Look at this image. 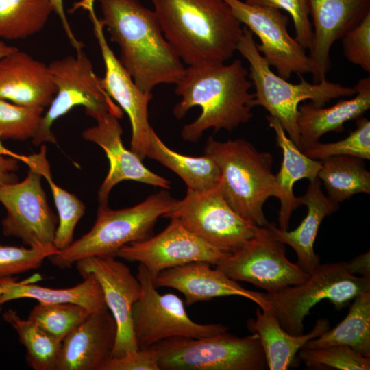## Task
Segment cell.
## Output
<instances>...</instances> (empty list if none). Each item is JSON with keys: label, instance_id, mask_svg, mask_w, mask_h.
Here are the masks:
<instances>
[{"label": "cell", "instance_id": "38", "mask_svg": "<svg viewBox=\"0 0 370 370\" xmlns=\"http://www.w3.org/2000/svg\"><path fill=\"white\" fill-rule=\"evenodd\" d=\"M56 252L24 246L0 245V279L40 268Z\"/></svg>", "mask_w": 370, "mask_h": 370}, {"label": "cell", "instance_id": "22", "mask_svg": "<svg viewBox=\"0 0 370 370\" xmlns=\"http://www.w3.org/2000/svg\"><path fill=\"white\" fill-rule=\"evenodd\" d=\"M55 94L48 65L18 49L0 60V99L45 108Z\"/></svg>", "mask_w": 370, "mask_h": 370}, {"label": "cell", "instance_id": "13", "mask_svg": "<svg viewBox=\"0 0 370 370\" xmlns=\"http://www.w3.org/2000/svg\"><path fill=\"white\" fill-rule=\"evenodd\" d=\"M269 224L241 248L217 265L228 278L274 293L304 282L309 275L286 256V247L273 235Z\"/></svg>", "mask_w": 370, "mask_h": 370}, {"label": "cell", "instance_id": "45", "mask_svg": "<svg viewBox=\"0 0 370 370\" xmlns=\"http://www.w3.org/2000/svg\"><path fill=\"white\" fill-rule=\"evenodd\" d=\"M17 49L18 48L8 45L3 41L0 40V60Z\"/></svg>", "mask_w": 370, "mask_h": 370}, {"label": "cell", "instance_id": "42", "mask_svg": "<svg viewBox=\"0 0 370 370\" xmlns=\"http://www.w3.org/2000/svg\"><path fill=\"white\" fill-rule=\"evenodd\" d=\"M16 158L0 156V186L18 182L15 172L19 169Z\"/></svg>", "mask_w": 370, "mask_h": 370}, {"label": "cell", "instance_id": "20", "mask_svg": "<svg viewBox=\"0 0 370 370\" xmlns=\"http://www.w3.org/2000/svg\"><path fill=\"white\" fill-rule=\"evenodd\" d=\"M206 262H194L161 271L153 280L156 287L177 290L185 297L186 306L216 297L241 296L255 302L262 310L269 309L264 293L241 286L217 268Z\"/></svg>", "mask_w": 370, "mask_h": 370}, {"label": "cell", "instance_id": "2", "mask_svg": "<svg viewBox=\"0 0 370 370\" xmlns=\"http://www.w3.org/2000/svg\"><path fill=\"white\" fill-rule=\"evenodd\" d=\"M97 1L100 23L119 45V60L135 84L147 92L162 84L175 85L185 68L164 38L154 10L139 0Z\"/></svg>", "mask_w": 370, "mask_h": 370}, {"label": "cell", "instance_id": "27", "mask_svg": "<svg viewBox=\"0 0 370 370\" xmlns=\"http://www.w3.org/2000/svg\"><path fill=\"white\" fill-rule=\"evenodd\" d=\"M84 280L76 286L66 288H51L16 282L12 278L0 279L3 293L0 304L23 298H29L42 303L73 304L81 306L90 313L108 310L102 288L92 274L82 276Z\"/></svg>", "mask_w": 370, "mask_h": 370}, {"label": "cell", "instance_id": "19", "mask_svg": "<svg viewBox=\"0 0 370 370\" xmlns=\"http://www.w3.org/2000/svg\"><path fill=\"white\" fill-rule=\"evenodd\" d=\"M120 119L107 113L96 119L97 124L84 130L82 137L94 143L105 151L109 160L108 172L97 193L99 205H107L112 188L122 181L132 180L169 190L171 182L147 168L142 160L123 144Z\"/></svg>", "mask_w": 370, "mask_h": 370}, {"label": "cell", "instance_id": "10", "mask_svg": "<svg viewBox=\"0 0 370 370\" xmlns=\"http://www.w3.org/2000/svg\"><path fill=\"white\" fill-rule=\"evenodd\" d=\"M140 295L132 307V326L139 349L175 337L201 338L227 331L221 323L200 324L188 315L182 300L173 293L160 294L142 264L136 275Z\"/></svg>", "mask_w": 370, "mask_h": 370}, {"label": "cell", "instance_id": "21", "mask_svg": "<svg viewBox=\"0 0 370 370\" xmlns=\"http://www.w3.org/2000/svg\"><path fill=\"white\" fill-rule=\"evenodd\" d=\"M116 334L109 310L90 313L62 341L56 370H102L112 357Z\"/></svg>", "mask_w": 370, "mask_h": 370}, {"label": "cell", "instance_id": "15", "mask_svg": "<svg viewBox=\"0 0 370 370\" xmlns=\"http://www.w3.org/2000/svg\"><path fill=\"white\" fill-rule=\"evenodd\" d=\"M231 252L200 238L175 219L161 232L121 248L116 257L144 265L153 280L162 271L194 262L217 265Z\"/></svg>", "mask_w": 370, "mask_h": 370}, {"label": "cell", "instance_id": "47", "mask_svg": "<svg viewBox=\"0 0 370 370\" xmlns=\"http://www.w3.org/2000/svg\"><path fill=\"white\" fill-rule=\"evenodd\" d=\"M2 293H3V289H2V287L0 286V299L2 295ZM1 304H0V314H1Z\"/></svg>", "mask_w": 370, "mask_h": 370}, {"label": "cell", "instance_id": "39", "mask_svg": "<svg viewBox=\"0 0 370 370\" xmlns=\"http://www.w3.org/2000/svg\"><path fill=\"white\" fill-rule=\"evenodd\" d=\"M244 2L252 5L270 7L284 11L293 21L295 40L304 49L310 48L312 27L308 0H245Z\"/></svg>", "mask_w": 370, "mask_h": 370}, {"label": "cell", "instance_id": "30", "mask_svg": "<svg viewBox=\"0 0 370 370\" xmlns=\"http://www.w3.org/2000/svg\"><path fill=\"white\" fill-rule=\"evenodd\" d=\"M354 300L347 316L341 323L309 341L304 347L345 345L370 358V291L359 294Z\"/></svg>", "mask_w": 370, "mask_h": 370}, {"label": "cell", "instance_id": "8", "mask_svg": "<svg viewBox=\"0 0 370 370\" xmlns=\"http://www.w3.org/2000/svg\"><path fill=\"white\" fill-rule=\"evenodd\" d=\"M160 370H263L267 367L259 337L227 331L201 338L175 337L153 345Z\"/></svg>", "mask_w": 370, "mask_h": 370}, {"label": "cell", "instance_id": "26", "mask_svg": "<svg viewBox=\"0 0 370 370\" xmlns=\"http://www.w3.org/2000/svg\"><path fill=\"white\" fill-rule=\"evenodd\" d=\"M247 325L250 332L258 334L270 370L288 369L296 354L309 341L330 329L328 320L322 318L317 321L310 332L291 334L282 328L271 310L259 307L256 310V318L249 319Z\"/></svg>", "mask_w": 370, "mask_h": 370}, {"label": "cell", "instance_id": "14", "mask_svg": "<svg viewBox=\"0 0 370 370\" xmlns=\"http://www.w3.org/2000/svg\"><path fill=\"white\" fill-rule=\"evenodd\" d=\"M238 20L260 40L256 49L281 77L310 73L308 55L288 31L289 16L280 10L224 0Z\"/></svg>", "mask_w": 370, "mask_h": 370}, {"label": "cell", "instance_id": "43", "mask_svg": "<svg viewBox=\"0 0 370 370\" xmlns=\"http://www.w3.org/2000/svg\"><path fill=\"white\" fill-rule=\"evenodd\" d=\"M53 12L58 16L68 39L75 50L83 48V44L75 36L65 14L63 0H51Z\"/></svg>", "mask_w": 370, "mask_h": 370}, {"label": "cell", "instance_id": "5", "mask_svg": "<svg viewBox=\"0 0 370 370\" xmlns=\"http://www.w3.org/2000/svg\"><path fill=\"white\" fill-rule=\"evenodd\" d=\"M256 44L254 34L243 25L237 51L249 63L248 77L255 88L254 106L263 107L270 116L277 119L299 148L297 116L300 103L310 100L315 106H324L333 99L354 96L356 90L326 79L310 83L301 75H299V83H291L273 72Z\"/></svg>", "mask_w": 370, "mask_h": 370}, {"label": "cell", "instance_id": "37", "mask_svg": "<svg viewBox=\"0 0 370 370\" xmlns=\"http://www.w3.org/2000/svg\"><path fill=\"white\" fill-rule=\"evenodd\" d=\"M44 110V108L20 106L0 99L1 139H32L38 130Z\"/></svg>", "mask_w": 370, "mask_h": 370}, {"label": "cell", "instance_id": "31", "mask_svg": "<svg viewBox=\"0 0 370 370\" xmlns=\"http://www.w3.org/2000/svg\"><path fill=\"white\" fill-rule=\"evenodd\" d=\"M321 162L317 177L323 182L328 197L335 203L339 204L357 193H370V173L364 160L336 156Z\"/></svg>", "mask_w": 370, "mask_h": 370}, {"label": "cell", "instance_id": "25", "mask_svg": "<svg viewBox=\"0 0 370 370\" xmlns=\"http://www.w3.org/2000/svg\"><path fill=\"white\" fill-rule=\"evenodd\" d=\"M269 127L275 134L278 146L282 151L280 169L275 175L280 201L278 222L280 229L288 230L290 219L294 210L299 207V197L293 193V186L301 179L310 182L317 178L321 160H314L301 151L286 135L280 121L270 115L267 116Z\"/></svg>", "mask_w": 370, "mask_h": 370}, {"label": "cell", "instance_id": "32", "mask_svg": "<svg viewBox=\"0 0 370 370\" xmlns=\"http://www.w3.org/2000/svg\"><path fill=\"white\" fill-rule=\"evenodd\" d=\"M53 12L51 0H0V38L24 39L40 32Z\"/></svg>", "mask_w": 370, "mask_h": 370}, {"label": "cell", "instance_id": "23", "mask_svg": "<svg viewBox=\"0 0 370 370\" xmlns=\"http://www.w3.org/2000/svg\"><path fill=\"white\" fill-rule=\"evenodd\" d=\"M356 93L349 99H341L328 108L312 102L299 104L297 125L299 149L304 151L319 142L328 132H341L344 124L357 119L370 108V77L360 79L354 86Z\"/></svg>", "mask_w": 370, "mask_h": 370}, {"label": "cell", "instance_id": "3", "mask_svg": "<svg viewBox=\"0 0 370 370\" xmlns=\"http://www.w3.org/2000/svg\"><path fill=\"white\" fill-rule=\"evenodd\" d=\"M163 35L188 66L225 63L243 25L224 0H151Z\"/></svg>", "mask_w": 370, "mask_h": 370}, {"label": "cell", "instance_id": "12", "mask_svg": "<svg viewBox=\"0 0 370 370\" xmlns=\"http://www.w3.org/2000/svg\"><path fill=\"white\" fill-rule=\"evenodd\" d=\"M29 169L22 181L0 186V203L6 210L1 223L2 233L20 238L29 247L57 253L54 239L58 219L48 204L42 176Z\"/></svg>", "mask_w": 370, "mask_h": 370}, {"label": "cell", "instance_id": "1", "mask_svg": "<svg viewBox=\"0 0 370 370\" xmlns=\"http://www.w3.org/2000/svg\"><path fill=\"white\" fill-rule=\"evenodd\" d=\"M175 86V93L181 97L173 109L176 119H182L194 106L201 109L194 121L182 127L186 141L197 142L210 128L231 132L253 117L252 83L239 59L228 64L188 66Z\"/></svg>", "mask_w": 370, "mask_h": 370}, {"label": "cell", "instance_id": "28", "mask_svg": "<svg viewBox=\"0 0 370 370\" xmlns=\"http://www.w3.org/2000/svg\"><path fill=\"white\" fill-rule=\"evenodd\" d=\"M147 157L176 173L188 190L206 191L215 188L220 183L221 171L213 159L206 154L194 157L172 150L163 143L153 128Z\"/></svg>", "mask_w": 370, "mask_h": 370}, {"label": "cell", "instance_id": "29", "mask_svg": "<svg viewBox=\"0 0 370 370\" xmlns=\"http://www.w3.org/2000/svg\"><path fill=\"white\" fill-rule=\"evenodd\" d=\"M14 158L25 162L29 168L38 171L48 182L58 212L54 245L58 251L69 247L73 242L75 227L85 213L84 204L75 195L66 191L53 180L49 161L47 147L42 144L39 152L29 156L16 153Z\"/></svg>", "mask_w": 370, "mask_h": 370}, {"label": "cell", "instance_id": "6", "mask_svg": "<svg viewBox=\"0 0 370 370\" xmlns=\"http://www.w3.org/2000/svg\"><path fill=\"white\" fill-rule=\"evenodd\" d=\"M175 200L163 189L132 207L112 210L108 204L99 205L90 231L48 258L56 267L66 269L86 258L116 257L125 245L152 236L158 219Z\"/></svg>", "mask_w": 370, "mask_h": 370}, {"label": "cell", "instance_id": "44", "mask_svg": "<svg viewBox=\"0 0 370 370\" xmlns=\"http://www.w3.org/2000/svg\"><path fill=\"white\" fill-rule=\"evenodd\" d=\"M370 253L367 251L348 262L351 271L354 275L370 277Z\"/></svg>", "mask_w": 370, "mask_h": 370}, {"label": "cell", "instance_id": "40", "mask_svg": "<svg viewBox=\"0 0 370 370\" xmlns=\"http://www.w3.org/2000/svg\"><path fill=\"white\" fill-rule=\"evenodd\" d=\"M343 39L345 58L365 71L370 72V13L347 32Z\"/></svg>", "mask_w": 370, "mask_h": 370}, {"label": "cell", "instance_id": "11", "mask_svg": "<svg viewBox=\"0 0 370 370\" xmlns=\"http://www.w3.org/2000/svg\"><path fill=\"white\" fill-rule=\"evenodd\" d=\"M163 217L175 219L207 243L232 252L245 245L260 227L239 216L224 198L220 183L206 191L187 189Z\"/></svg>", "mask_w": 370, "mask_h": 370}, {"label": "cell", "instance_id": "35", "mask_svg": "<svg viewBox=\"0 0 370 370\" xmlns=\"http://www.w3.org/2000/svg\"><path fill=\"white\" fill-rule=\"evenodd\" d=\"M356 127L340 140L321 143L317 142L303 152L309 158L321 160L331 156H347L362 160L370 159V121L363 116L356 119Z\"/></svg>", "mask_w": 370, "mask_h": 370}, {"label": "cell", "instance_id": "7", "mask_svg": "<svg viewBox=\"0 0 370 370\" xmlns=\"http://www.w3.org/2000/svg\"><path fill=\"white\" fill-rule=\"evenodd\" d=\"M367 291L370 277L354 275L348 262H341L320 264L302 283L264 293V297L282 328L297 335L303 334L306 316L321 300L328 299L340 310Z\"/></svg>", "mask_w": 370, "mask_h": 370}, {"label": "cell", "instance_id": "18", "mask_svg": "<svg viewBox=\"0 0 370 370\" xmlns=\"http://www.w3.org/2000/svg\"><path fill=\"white\" fill-rule=\"evenodd\" d=\"M312 38L308 58L313 83L325 79L333 44L370 13V0H308Z\"/></svg>", "mask_w": 370, "mask_h": 370}, {"label": "cell", "instance_id": "33", "mask_svg": "<svg viewBox=\"0 0 370 370\" xmlns=\"http://www.w3.org/2000/svg\"><path fill=\"white\" fill-rule=\"evenodd\" d=\"M3 319L16 332L26 349L28 365L35 370H56L62 342L58 341L34 322L22 319L16 311L9 309Z\"/></svg>", "mask_w": 370, "mask_h": 370}, {"label": "cell", "instance_id": "46", "mask_svg": "<svg viewBox=\"0 0 370 370\" xmlns=\"http://www.w3.org/2000/svg\"><path fill=\"white\" fill-rule=\"evenodd\" d=\"M1 138L0 136V156H8L13 158L15 153L10 151L8 149L5 148L1 143Z\"/></svg>", "mask_w": 370, "mask_h": 370}, {"label": "cell", "instance_id": "34", "mask_svg": "<svg viewBox=\"0 0 370 370\" xmlns=\"http://www.w3.org/2000/svg\"><path fill=\"white\" fill-rule=\"evenodd\" d=\"M90 314L87 309L77 304L38 302L30 311L28 319L62 342Z\"/></svg>", "mask_w": 370, "mask_h": 370}, {"label": "cell", "instance_id": "9", "mask_svg": "<svg viewBox=\"0 0 370 370\" xmlns=\"http://www.w3.org/2000/svg\"><path fill=\"white\" fill-rule=\"evenodd\" d=\"M56 86V94L43 114L38 130L32 139L38 146L45 143L56 144L51 130L54 122L73 108L82 106L86 114L95 120L107 113L119 119L123 112L101 84L90 60L82 49L76 55L55 60L49 64Z\"/></svg>", "mask_w": 370, "mask_h": 370}, {"label": "cell", "instance_id": "41", "mask_svg": "<svg viewBox=\"0 0 370 370\" xmlns=\"http://www.w3.org/2000/svg\"><path fill=\"white\" fill-rule=\"evenodd\" d=\"M102 370H160L155 348L151 346L121 358L111 357Z\"/></svg>", "mask_w": 370, "mask_h": 370}, {"label": "cell", "instance_id": "4", "mask_svg": "<svg viewBox=\"0 0 370 370\" xmlns=\"http://www.w3.org/2000/svg\"><path fill=\"white\" fill-rule=\"evenodd\" d=\"M204 154L210 156L221 171L220 186L230 206L243 219L259 227L267 221L263 206L271 197H278L273 157L259 151L249 141L207 140Z\"/></svg>", "mask_w": 370, "mask_h": 370}, {"label": "cell", "instance_id": "17", "mask_svg": "<svg viewBox=\"0 0 370 370\" xmlns=\"http://www.w3.org/2000/svg\"><path fill=\"white\" fill-rule=\"evenodd\" d=\"M81 276L92 274L99 282L106 306L114 317L117 334L112 357L121 358L137 352L132 326V307L140 295L141 286L130 269L112 256H93L79 260Z\"/></svg>", "mask_w": 370, "mask_h": 370}, {"label": "cell", "instance_id": "16", "mask_svg": "<svg viewBox=\"0 0 370 370\" xmlns=\"http://www.w3.org/2000/svg\"><path fill=\"white\" fill-rule=\"evenodd\" d=\"M95 0H83L77 3L88 10L92 23L93 32L97 40L105 66V75L100 78L102 87L109 96L128 116L132 136L131 150L141 160L146 158L152 127L149 121L148 106L153 98L152 92L142 90L121 64L110 47L104 28L95 13Z\"/></svg>", "mask_w": 370, "mask_h": 370}, {"label": "cell", "instance_id": "24", "mask_svg": "<svg viewBox=\"0 0 370 370\" xmlns=\"http://www.w3.org/2000/svg\"><path fill=\"white\" fill-rule=\"evenodd\" d=\"M300 204L305 205L307 213L297 227L291 231L269 224L274 236L292 247L297 257V264L308 275L320 264V259L314 249V241L323 219L336 212L339 204L325 196L321 190V182L317 177L310 182L306 193L299 197Z\"/></svg>", "mask_w": 370, "mask_h": 370}, {"label": "cell", "instance_id": "36", "mask_svg": "<svg viewBox=\"0 0 370 370\" xmlns=\"http://www.w3.org/2000/svg\"><path fill=\"white\" fill-rule=\"evenodd\" d=\"M299 356L305 365L314 369L369 370L370 358L341 345L323 347H302Z\"/></svg>", "mask_w": 370, "mask_h": 370}]
</instances>
